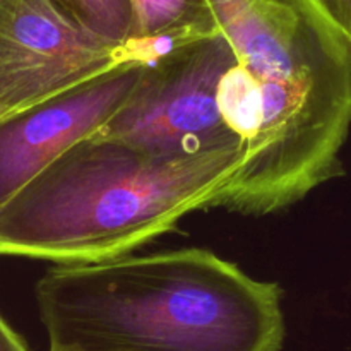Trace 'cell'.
<instances>
[{"mask_svg":"<svg viewBox=\"0 0 351 351\" xmlns=\"http://www.w3.org/2000/svg\"><path fill=\"white\" fill-rule=\"evenodd\" d=\"M237 55L219 105L245 160L213 208L266 216L341 177L351 47L297 0H208Z\"/></svg>","mask_w":351,"mask_h":351,"instance_id":"6da1fadb","label":"cell"},{"mask_svg":"<svg viewBox=\"0 0 351 351\" xmlns=\"http://www.w3.org/2000/svg\"><path fill=\"white\" fill-rule=\"evenodd\" d=\"M48 348L281 351L283 291L206 249L51 267L34 287Z\"/></svg>","mask_w":351,"mask_h":351,"instance_id":"7a4b0ae2","label":"cell"},{"mask_svg":"<svg viewBox=\"0 0 351 351\" xmlns=\"http://www.w3.org/2000/svg\"><path fill=\"white\" fill-rule=\"evenodd\" d=\"M245 160L243 144L154 153L89 136L0 209V256L89 264L127 256L209 209Z\"/></svg>","mask_w":351,"mask_h":351,"instance_id":"3957f363","label":"cell"},{"mask_svg":"<svg viewBox=\"0 0 351 351\" xmlns=\"http://www.w3.org/2000/svg\"><path fill=\"white\" fill-rule=\"evenodd\" d=\"M237 64L221 31L173 45L147 62L129 101L93 136L154 153H197L243 144L219 105L223 77Z\"/></svg>","mask_w":351,"mask_h":351,"instance_id":"277c9868","label":"cell"},{"mask_svg":"<svg viewBox=\"0 0 351 351\" xmlns=\"http://www.w3.org/2000/svg\"><path fill=\"white\" fill-rule=\"evenodd\" d=\"M165 50L160 41L101 36L53 0H0V117Z\"/></svg>","mask_w":351,"mask_h":351,"instance_id":"5b68a950","label":"cell"},{"mask_svg":"<svg viewBox=\"0 0 351 351\" xmlns=\"http://www.w3.org/2000/svg\"><path fill=\"white\" fill-rule=\"evenodd\" d=\"M147 62H125L0 117V209L72 144L101 129L129 101Z\"/></svg>","mask_w":351,"mask_h":351,"instance_id":"8992f818","label":"cell"},{"mask_svg":"<svg viewBox=\"0 0 351 351\" xmlns=\"http://www.w3.org/2000/svg\"><path fill=\"white\" fill-rule=\"evenodd\" d=\"M136 40L184 43L219 33L208 0H132Z\"/></svg>","mask_w":351,"mask_h":351,"instance_id":"52a82bcc","label":"cell"},{"mask_svg":"<svg viewBox=\"0 0 351 351\" xmlns=\"http://www.w3.org/2000/svg\"><path fill=\"white\" fill-rule=\"evenodd\" d=\"M88 29L115 41H132V0H53Z\"/></svg>","mask_w":351,"mask_h":351,"instance_id":"ba28073f","label":"cell"},{"mask_svg":"<svg viewBox=\"0 0 351 351\" xmlns=\"http://www.w3.org/2000/svg\"><path fill=\"white\" fill-rule=\"evenodd\" d=\"M351 47V0H297Z\"/></svg>","mask_w":351,"mask_h":351,"instance_id":"9c48e42d","label":"cell"},{"mask_svg":"<svg viewBox=\"0 0 351 351\" xmlns=\"http://www.w3.org/2000/svg\"><path fill=\"white\" fill-rule=\"evenodd\" d=\"M0 351H29L26 341L0 315Z\"/></svg>","mask_w":351,"mask_h":351,"instance_id":"30bf717a","label":"cell"},{"mask_svg":"<svg viewBox=\"0 0 351 351\" xmlns=\"http://www.w3.org/2000/svg\"><path fill=\"white\" fill-rule=\"evenodd\" d=\"M48 351H77V350H55V348H48Z\"/></svg>","mask_w":351,"mask_h":351,"instance_id":"8fae6325","label":"cell"}]
</instances>
